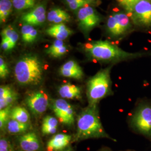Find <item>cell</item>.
<instances>
[{"label":"cell","mask_w":151,"mask_h":151,"mask_svg":"<svg viewBox=\"0 0 151 151\" xmlns=\"http://www.w3.org/2000/svg\"><path fill=\"white\" fill-rule=\"evenodd\" d=\"M83 48L92 60L104 63H116L151 56V52L132 53L125 51L107 40H97L85 44Z\"/></svg>","instance_id":"obj_1"},{"label":"cell","mask_w":151,"mask_h":151,"mask_svg":"<svg viewBox=\"0 0 151 151\" xmlns=\"http://www.w3.org/2000/svg\"><path fill=\"white\" fill-rule=\"evenodd\" d=\"M91 138H107L114 140L108 134L101 122L97 105H88L83 109L77 119L75 141Z\"/></svg>","instance_id":"obj_2"},{"label":"cell","mask_w":151,"mask_h":151,"mask_svg":"<svg viewBox=\"0 0 151 151\" xmlns=\"http://www.w3.org/2000/svg\"><path fill=\"white\" fill-rule=\"evenodd\" d=\"M43 65L37 55L27 54L17 60L14 67L16 81L24 86H37L43 77Z\"/></svg>","instance_id":"obj_3"},{"label":"cell","mask_w":151,"mask_h":151,"mask_svg":"<svg viewBox=\"0 0 151 151\" xmlns=\"http://www.w3.org/2000/svg\"><path fill=\"white\" fill-rule=\"evenodd\" d=\"M111 67L110 65L100 70L88 81L86 95L89 105H97L101 100L113 94Z\"/></svg>","instance_id":"obj_4"},{"label":"cell","mask_w":151,"mask_h":151,"mask_svg":"<svg viewBox=\"0 0 151 151\" xmlns=\"http://www.w3.org/2000/svg\"><path fill=\"white\" fill-rule=\"evenodd\" d=\"M130 127L137 134L151 138V101L140 100L129 119Z\"/></svg>","instance_id":"obj_5"},{"label":"cell","mask_w":151,"mask_h":151,"mask_svg":"<svg viewBox=\"0 0 151 151\" xmlns=\"http://www.w3.org/2000/svg\"><path fill=\"white\" fill-rule=\"evenodd\" d=\"M124 8L135 27L151 28V0H139Z\"/></svg>","instance_id":"obj_6"},{"label":"cell","mask_w":151,"mask_h":151,"mask_svg":"<svg viewBox=\"0 0 151 151\" xmlns=\"http://www.w3.org/2000/svg\"><path fill=\"white\" fill-rule=\"evenodd\" d=\"M106 28L111 36L118 38L129 30L131 28L130 19L124 12L114 13L108 17Z\"/></svg>","instance_id":"obj_7"},{"label":"cell","mask_w":151,"mask_h":151,"mask_svg":"<svg viewBox=\"0 0 151 151\" xmlns=\"http://www.w3.org/2000/svg\"><path fill=\"white\" fill-rule=\"evenodd\" d=\"M51 108L60 123L68 126L73 124L75 122L73 109L64 99L54 100Z\"/></svg>","instance_id":"obj_8"},{"label":"cell","mask_w":151,"mask_h":151,"mask_svg":"<svg viewBox=\"0 0 151 151\" xmlns=\"http://www.w3.org/2000/svg\"><path fill=\"white\" fill-rule=\"evenodd\" d=\"M79 27L84 32H88L97 27L101 18L96 10L90 6L81 8L77 12Z\"/></svg>","instance_id":"obj_9"},{"label":"cell","mask_w":151,"mask_h":151,"mask_svg":"<svg viewBox=\"0 0 151 151\" xmlns=\"http://www.w3.org/2000/svg\"><path fill=\"white\" fill-rule=\"evenodd\" d=\"M25 102L31 111L36 115L43 114L49 105L48 96L43 90L29 93L26 97Z\"/></svg>","instance_id":"obj_10"},{"label":"cell","mask_w":151,"mask_h":151,"mask_svg":"<svg viewBox=\"0 0 151 151\" xmlns=\"http://www.w3.org/2000/svg\"><path fill=\"white\" fill-rule=\"evenodd\" d=\"M22 151H39L41 149V142L38 135L33 132L20 135L18 139Z\"/></svg>","instance_id":"obj_11"},{"label":"cell","mask_w":151,"mask_h":151,"mask_svg":"<svg viewBox=\"0 0 151 151\" xmlns=\"http://www.w3.org/2000/svg\"><path fill=\"white\" fill-rule=\"evenodd\" d=\"M46 19V11L43 5H38L31 11L23 15L22 17V22L25 24L32 26L40 25L43 24Z\"/></svg>","instance_id":"obj_12"},{"label":"cell","mask_w":151,"mask_h":151,"mask_svg":"<svg viewBox=\"0 0 151 151\" xmlns=\"http://www.w3.org/2000/svg\"><path fill=\"white\" fill-rule=\"evenodd\" d=\"M60 75L66 78L81 80L83 77V72L77 62L70 60L60 67Z\"/></svg>","instance_id":"obj_13"},{"label":"cell","mask_w":151,"mask_h":151,"mask_svg":"<svg viewBox=\"0 0 151 151\" xmlns=\"http://www.w3.org/2000/svg\"><path fill=\"white\" fill-rule=\"evenodd\" d=\"M71 135L59 133L54 135L47 143L48 151H60L65 150L70 143Z\"/></svg>","instance_id":"obj_14"},{"label":"cell","mask_w":151,"mask_h":151,"mask_svg":"<svg viewBox=\"0 0 151 151\" xmlns=\"http://www.w3.org/2000/svg\"><path fill=\"white\" fill-rule=\"evenodd\" d=\"M18 95L9 86H1L0 87V110L11 107L17 99Z\"/></svg>","instance_id":"obj_15"},{"label":"cell","mask_w":151,"mask_h":151,"mask_svg":"<svg viewBox=\"0 0 151 151\" xmlns=\"http://www.w3.org/2000/svg\"><path fill=\"white\" fill-rule=\"evenodd\" d=\"M58 93L62 99L77 100L81 99L80 87L70 83H67L61 85L58 88Z\"/></svg>","instance_id":"obj_16"},{"label":"cell","mask_w":151,"mask_h":151,"mask_svg":"<svg viewBox=\"0 0 151 151\" xmlns=\"http://www.w3.org/2000/svg\"><path fill=\"white\" fill-rule=\"evenodd\" d=\"M47 34L57 40H63L73 33L72 30L67 27L65 24H54L46 30Z\"/></svg>","instance_id":"obj_17"},{"label":"cell","mask_w":151,"mask_h":151,"mask_svg":"<svg viewBox=\"0 0 151 151\" xmlns=\"http://www.w3.org/2000/svg\"><path fill=\"white\" fill-rule=\"evenodd\" d=\"M68 49L63 40H55L47 49L46 53L53 58H60L67 53Z\"/></svg>","instance_id":"obj_18"},{"label":"cell","mask_w":151,"mask_h":151,"mask_svg":"<svg viewBox=\"0 0 151 151\" xmlns=\"http://www.w3.org/2000/svg\"><path fill=\"white\" fill-rule=\"evenodd\" d=\"M47 19L49 22H53L54 24H58L69 22L70 16L64 10L60 9H55L49 12Z\"/></svg>","instance_id":"obj_19"},{"label":"cell","mask_w":151,"mask_h":151,"mask_svg":"<svg viewBox=\"0 0 151 151\" xmlns=\"http://www.w3.org/2000/svg\"><path fill=\"white\" fill-rule=\"evenodd\" d=\"M58 120L50 115L46 116L43 120L42 132L44 135L54 134L57 130Z\"/></svg>","instance_id":"obj_20"},{"label":"cell","mask_w":151,"mask_h":151,"mask_svg":"<svg viewBox=\"0 0 151 151\" xmlns=\"http://www.w3.org/2000/svg\"><path fill=\"white\" fill-rule=\"evenodd\" d=\"M10 118L22 123L29 124L30 117L25 108L20 106H16L11 109Z\"/></svg>","instance_id":"obj_21"},{"label":"cell","mask_w":151,"mask_h":151,"mask_svg":"<svg viewBox=\"0 0 151 151\" xmlns=\"http://www.w3.org/2000/svg\"><path fill=\"white\" fill-rule=\"evenodd\" d=\"M6 128L10 134H22L25 133L29 129V124L22 123L10 118L7 123Z\"/></svg>","instance_id":"obj_22"},{"label":"cell","mask_w":151,"mask_h":151,"mask_svg":"<svg viewBox=\"0 0 151 151\" xmlns=\"http://www.w3.org/2000/svg\"><path fill=\"white\" fill-rule=\"evenodd\" d=\"M38 31L32 25L25 24L22 28V41L25 43H32L37 38Z\"/></svg>","instance_id":"obj_23"},{"label":"cell","mask_w":151,"mask_h":151,"mask_svg":"<svg viewBox=\"0 0 151 151\" xmlns=\"http://www.w3.org/2000/svg\"><path fill=\"white\" fill-rule=\"evenodd\" d=\"M12 2L10 0H0V21L5 22L12 11Z\"/></svg>","instance_id":"obj_24"},{"label":"cell","mask_w":151,"mask_h":151,"mask_svg":"<svg viewBox=\"0 0 151 151\" xmlns=\"http://www.w3.org/2000/svg\"><path fill=\"white\" fill-rule=\"evenodd\" d=\"M2 37L6 38L10 42L13 47L15 48L19 39V34L16 30L10 26L5 28L1 32Z\"/></svg>","instance_id":"obj_25"},{"label":"cell","mask_w":151,"mask_h":151,"mask_svg":"<svg viewBox=\"0 0 151 151\" xmlns=\"http://www.w3.org/2000/svg\"><path fill=\"white\" fill-rule=\"evenodd\" d=\"M12 5L17 10H24L33 7L35 0H12Z\"/></svg>","instance_id":"obj_26"},{"label":"cell","mask_w":151,"mask_h":151,"mask_svg":"<svg viewBox=\"0 0 151 151\" xmlns=\"http://www.w3.org/2000/svg\"><path fill=\"white\" fill-rule=\"evenodd\" d=\"M11 107L0 110V128L1 130L6 128V126L10 119Z\"/></svg>","instance_id":"obj_27"},{"label":"cell","mask_w":151,"mask_h":151,"mask_svg":"<svg viewBox=\"0 0 151 151\" xmlns=\"http://www.w3.org/2000/svg\"><path fill=\"white\" fill-rule=\"evenodd\" d=\"M9 74V70L7 63L4 58L0 57V77L1 79L6 78Z\"/></svg>","instance_id":"obj_28"},{"label":"cell","mask_w":151,"mask_h":151,"mask_svg":"<svg viewBox=\"0 0 151 151\" xmlns=\"http://www.w3.org/2000/svg\"><path fill=\"white\" fill-rule=\"evenodd\" d=\"M0 151H14L11 143L6 138L1 137L0 139Z\"/></svg>","instance_id":"obj_29"},{"label":"cell","mask_w":151,"mask_h":151,"mask_svg":"<svg viewBox=\"0 0 151 151\" xmlns=\"http://www.w3.org/2000/svg\"><path fill=\"white\" fill-rule=\"evenodd\" d=\"M1 47V48L6 52L10 51L12 49L14 48L10 43V42L4 37H2Z\"/></svg>","instance_id":"obj_30"},{"label":"cell","mask_w":151,"mask_h":151,"mask_svg":"<svg viewBox=\"0 0 151 151\" xmlns=\"http://www.w3.org/2000/svg\"><path fill=\"white\" fill-rule=\"evenodd\" d=\"M116 1L120 5L124 7L130 4L133 3L135 1H137L139 0H116Z\"/></svg>","instance_id":"obj_31"},{"label":"cell","mask_w":151,"mask_h":151,"mask_svg":"<svg viewBox=\"0 0 151 151\" xmlns=\"http://www.w3.org/2000/svg\"><path fill=\"white\" fill-rule=\"evenodd\" d=\"M75 1L76 0H65V2L68 5V4H70V3H72V2H73Z\"/></svg>","instance_id":"obj_32"},{"label":"cell","mask_w":151,"mask_h":151,"mask_svg":"<svg viewBox=\"0 0 151 151\" xmlns=\"http://www.w3.org/2000/svg\"><path fill=\"white\" fill-rule=\"evenodd\" d=\"M101 151H112L111 150L109 149V148H104Z\"/></svg>","instance_id":"obj_33"},{"label":"cell","mask_w":151,"mask_h":151,"mask_svg":"<svg viewBox=\"0 0 151 151\" xmlns=\"http://www.w3.org/2000/svg\"><path fill=\"white\" fill-rule=\"evenodd\" d=\"M72 151V150H71V148H68L67 149H65V150H63V151Z\"/></svg>","instance_id":"obj_34"},{"label":"cell","mask_w":151,"mask_h":151,"mask_svg":"<svg viewBox=\"0 0 151 151\" xmlns=\"http://www.w3.org/2000/svg\"><path fill=\"white\" fill-rule=\"evenodd\" d=\"M87 1H88V2H90V1H94V0H87Z\"/></svg>","instance_id":"obj_35"},{"label":"cell","mask_w":151,"mask_h":151,"mask_svg":"<svg viewBox=\"0 0 151 151\" xmlns=\"http://www.w3.org/2000/svg\"></svg>","instance_id":"obj_36"},{"label":"cell","mask_w":151,"mask_h":151,"mask_svg":"<svg viewBox=\"0 0 151 151\" xmlns=\"http://www.w3.org/2000/svg\"></svg>","instance_id":"obj_37"}]
</instances>
